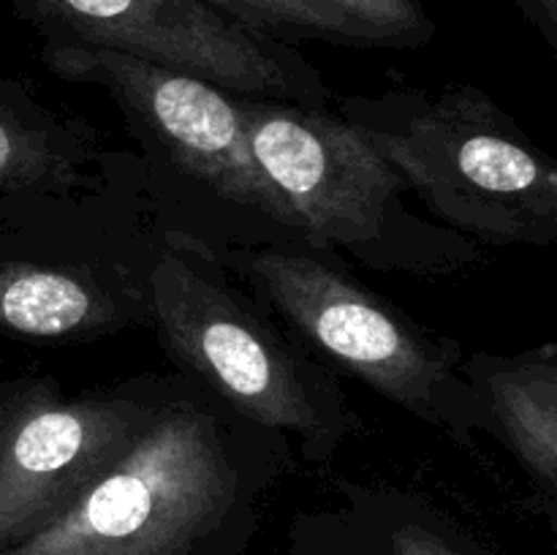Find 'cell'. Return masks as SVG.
Returning a JSON list of instances; mask_svg holds the SVG:
<instances>
[{
  "instance_id": "14",
  "label": "cell",
  "mask_w": 557,
  "mask_h": 555,
  "mask_svg": "<svg viewBox=\"0 0 557 555\" xmlns=\"http://www.w3.org/2000/svg\"><path fill=\"white\" fill-rule=\"evenodd\" d=\"M54 384H58V379H52V375H16V379L0 381V452H3L16 417Z\"/></svg>"
},
{
  "instance_id": "8",
  "label": "cell",
  "mask_w": 557,
  "mask_h": 555,
  "mask_svg": "<svg viewBox=\"0 0 557 555\" xmlns=\"http://www.w3.org/2000/svg\"><path fill=\"white\" fill-rule=\"evenodd\" d=\"M41 44H82L199 76L248 98L330 109L324 74L292 44L205 0H11Z\"/></svg>"
},
{
  "instance_id": "1",
  "label": "cell",
  "mask_w": 557,
  "mask_h": 555,
  "mask_svg": "<svg viewBox=\"0 0 557 555\" xmlns=\"http://www.w3.org/2000/svg\"><path fill=\"white\" fill-rule=\"evenodd\" d=\"M294 462L281 435L177 375L128 455L52 526L0 555H239Z\"/></svg>"
},
{
  "instance_id": "2",
  "label": "cell",
  "mask_w": 557,
  "mask_h": 555,
  "mask_svg": "<svg viewBox=\"0 0 557 555\" xmlns=\"http://www.w3.org/2000/svg\"><path fill=\"white\" fill-rule=\"evenodd\" d=\"M150 308L177 373L281 435L294 460L324 466L359 430L337 370L174 229L152 270Z\"/></svg>"
},
{
  "instance_id": "15",
  "label": "cell",
  "mask_w": 557,
  "mask_h": 555,
  "mask_svg": "<svg viewBox=\"0 0 557 555\" xmlns=\"http://www.w3.org/2000/svg\"><path fill=\"white\" fill-rule=\"evenodd\" d=\"M515 3L528 25L547 41V47L557 49V0H515Z\"/></svg>"
},
{
  "instance_id": "7",
  "label": "cell",
  "mask_w": 557,
  "mask_h": 555,
  "mask_svg": "<svg viewBox=\"0 0 557 555\" xmlns=\"http://www.w3.org/2000/svg\"><path fill=\"white\" fill-rule=\"evenodd\" d=\"M250 152L302 243L375 272L451 278L482 248L408 205L406 180L332 109L239 98Z\"/></svg>"
},
{
  "instance_id": "5",
  "label": "cell",
  "mask_w": 557,
  "mask_h": 555,
  "mask_svg": "<svg viewBox=\"0 0 557 555\" xmlns=\"http://www.w3.org/2000/svg\"><path fill=\"white\" fill-rule=\"evenodd\" d=\"M335 114L392 163L435 223L479 248L557 239L555 161L479 87L343 96Z\"/></svg>"
},
{
  "instance_id": "3",
  "label": "cell",
  "mask_w": 557,
  "mask_h": 555,
  "mask_svg": "<svg viewBox=\"0 0 557 555\" xmlns=\"http://www.w3.org/2000/svg\"><path fill=\"white\" fill-rule=\"evenodd\" d=\"M38 54L60 79L107 92L139 145L147 190L169 229L205 243L302 239L256 166L243 96L109 49L41 44Z\"/></svg>"
},
{
  "instance_id": "11",
  "label": "cell",
  "mask_w": 557,
  "mask_h": 555,
  "mask_svg": "<svg viewBox=\"0 0 557 555\" xmlns=\"http://www.w3.org/2000/svg\"><path fill=\"white\" fill-rule=\"evenodd\" d=\"M462 375L482 406L487 435L506 446L555 520L557 501V346L522 354L476 351L462 359Z\"/></svg>"
},
{
  "instance_id": "10",
  "label": "cell",
  "mask_w": 557,
  "mask_h": 555,
  "mask_svg": "<svg viewBox=\"0 0 557 555\" xmlns=\"http://www.w3.org/2000/svg\"><path fill=\"white\" fill-rule=\"evenodd\" d=\"M117 152L90 120L0 76V223L103 185Z\"/></svg>"
},
{
  "instance_id": "12",
  "label": "cell",
  "mask_w": 557,
  "mask_h": 555,
  "mask_svg": "<svg viewBox=\"0 0 557 555\" xmlns=\"http://www.w3.org/2000/svg\"><path fill=\"white\" fill-rule=\"evenodd\" d=\"M250 30L297 47L422 49L438 33L424 0H205Z\"/></svg>"
},
{
  "instance_id": "4",
  "label": "cell",
  "mask_w": 557,
  "mask_h": 555,
  "mask_svg": "<svg viewBox=\"0 0 557 555\" xmlns=\"http://www.w3.org/2000/svg\"><path fill=\"white\" fill-rule=\"evenodd\" d=\"M166 229L139 152L120 147L103 185L0 223V332L79 346L150 330Z\"/></svg>"
},
{
  "instance_id": "9",
  "label": "cell",
  "mask_w": 557,
  "mask_h": 555,
  "mask_svg": "<svg viewBox=\"0 0 557 555\" xmlns=\"http://www.w3.org/2000/svg\"><path fill=\"white\" fill-rule=\"evenodd\" d=\"M177 375H136L76 397H65L58 381L27 406L0 452V553L52 526L112 471Z\"/></svg>"
},
{
  "instance_id": "6",
  "label": "cell",
  "mask_w": 557,
  "mask_h": 555,
  "mask_svg": "<svg viewBox=\"0 0 557 555\" xmlns=\"http://www.w3.org/2000/svg\"><path fill=\"white\" fill-rule=\"evenodd\" d=\"M188 239L332 368L351 373L462 449H476L487 424L460 370L466 359L460 343L417 324L359 283L335 254L302 239L261 245Z\"/></svg>"
},
{
  "instance_id": "13",
  "label": "cell",
  "mask_w": 557,
  "mask_h": 555,
  "mask_svg": "<svg viewBox=\"0 0 557 555\" xmlns=\"http://www.w3.org/2000/svg\"><path fill=\"white\" fill-rule=\"evenodd\" d=\"M343 511L359 555H498L466 526L406 490H348Z\"/></svg>"
}]
</instances>
